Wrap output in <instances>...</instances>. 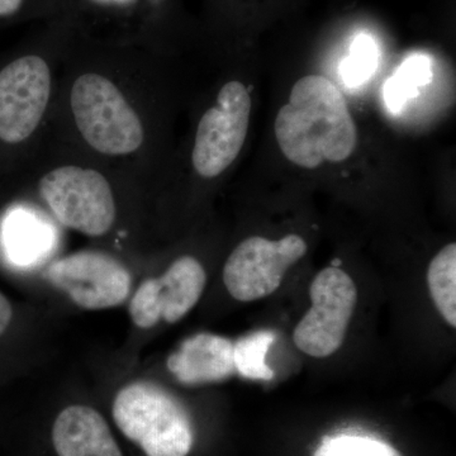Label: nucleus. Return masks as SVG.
I'll use <instances>...</instances> for the list:
<instances>
[{
    "label": "nucleus",
    "mask_w": 456,
    "mask_h": 456,
    "mask_svg": "<svg viewBox=\"0 0 456 456\" xmlns=\"http://www.w3.org/2000/svg\"><path fill=\"white\" fill-rule=\"evenodd\" d=\"M167 56L75 31L60 66L49 139L159 191L171 158Z\"/></svg>",
    "instance_id": "nucleus-1"
},
{
    "label": "nucleus",
    "mask_w": 456,
    "mask_h": 456,
    "mask_svg": "<svg viewBox=\"0 0 456 456\" xmlns=\"http://www.w3.org/2000/svg\"><path fill=\"white\" fill-rule=\"evenodd\" d=\"M25 176L59 226L92 239L116 232L123 203L142 197L116 171L49 137Z\"/></svg>",
    "instance_id": "nucleus-2"
},
{
    "label": "nucleus",
    "mask_w": 456,
    "mask_h": 456,
    "mask_svg": "<svg viewBox=\"0 0 456 456\" xmlns=\"http://www.w3.org/2000/svg\"><path fill=\"white\" fill-rule=\"evenodd\" d=\"M274 132L287 160L305 169L341 163L358 145V127L346 99L323 75L297 80L288 103L279 110Z\"/></svg>",
    "instance_id": "nucleus-3"
},
{
    "label": "nucleus",
    "mask_w": 456,
    "mask_h": 456,
    "mask_svg": "<svg viewBox=\"0 0 456 456\" xmlns=\"http://www.w3.org/2000/svg\"><path fill=\"white\" fill-rule=\"evenodd\" d=\"M250 116L248 86L239 79L222 83L197 117L183 160L167 165L161 183L173 173L187 174L200 183L220 179L244 149Z\"/></svg>",
    "instance_id": "nucleus-4"
},
{
    "label": "nucleus",
    "mask_w": 456,
    "mask_h": 456,
    "mask_svg": "<svg viewBox=\"0 0 456 456\" xmlns=\"http://www.w3.org/2000/svg\"><path fill=\"white\" fill-rule=\"evenodd\" d=\"M75 31L94 40L169 55L178 32L176 0H59Z\"/></svg>",
    "instance_id": "nucleus-5"
},
{
    "label": "nucleus",
    "mask_w": 456,
    "mask_h": 456,
    "mask_svg": "<svg viewBox=\"0 0 456 456\" xmlns=\"http://www.w3.org/2000/svg\"><path fill=\"white\" fill-rule=\"evenodd\" d=\"M119 430L146 456H187L193 446V428L184 407L155 384L132 383L113 402Z\"/></svg>",
    "instance_id": "nucleus-6"
},
{
    "label": "nucleus",
    "mask_w": 456,
    "mask_h": 456,
    "mask_svg": "<svg viewBox=\"0 0 456 456\" xmlns=\"http://www.w3.org/2000/svg\"><path fill=\"white\" fill-rule=\"evenodd\" d=\"M310 298V310L294 329V344L312 358H329L344 344L358 289L346 272L330 266L314 277Z\"/></svg>",
    "instance_id": "nucleus-7"
},
{
    "label": "nucleus",
    "mask_w": 456,
    "mask_h": 456,
    "mask_svg": "<svg viewBox=\"0 0 456 456\" xmlns=\"http://www.w3.org/2000/svg\"><path fill=\"white\" fill-rule=\"evenodd\" d=\"M45 277L89 311L118 307L128 298L132 275L118 257L103 250H82L50 260Z\"/></svg>",
    "instance_id": "nucleus-8"
},
{
    "label": "nucleus",
    "mask_w": 456,
    "mask_h": 456,
    "mask_svg": "<svg viewBox=\"0 0 456 456\" xmlns=\"http://www.w3.org/2000/svg\"><path fill=\"white\" fill-rule=\"evenodd\" d=\"M307 250V242L296 233L281 240L248 237L233 248L224 263V287L236 301L265 298L281 287L285 273Z\"/></svg>",
    "instance_id": "nucleus-9"
},
{
    "label": "nucleus",
    "mask_w": 456,
    "mask_h": 456,
    "mask_svg": "<svg viewBox=\"0 0 456 456\" xmlns=\"http://www.w3.org/2000/svg\"><path fill=\"white\" fill-rule=\"evenodd\" d=\"M207 273L193 255H182L161 277L149 278L137 288L130 303L132 322L147 330L165 322H179L202 297Z\"/></svg>",
    "instance_id": "nucleus-10"
},
{
    "label": "nucleus",
    "mask_w": 456,
    "mask_h": 456,
    "mask_svg": "<svg viewBox=\"0 0 456 456\" xmlns=\"http://www.w3.org/2000/svg\"><path fill=\"white\" fill-rule=\"evenodd\" d=\"M59 242V224L37 204L12 207L2 222L3 250L8 260L20 268L49 263Z\"/></svg>",
    "instance_id": "nucleus-11"
},
{
    "label": "nucleus",
    "mask_w": 456,
    "mask_h": 456,
    "mask_svg": "<svg viewBox=\"0 0 456 456\" xmlns=\"http://www.w3.org/2000/svg\"><path fill=\"white\" fill-rule=\"evenodd\" d=\"M233 350V342L224 336L208 332L191 336L167 358V370L183 386L224 382L236 373Z\"/></svg>",
    "instance_id": "nucleus-12"
},
{
    "label": "nucleus",
    "mask_w": 456,
    "mask_h": 456,
    "mask_svg": "<svg viewBox=\"0 0 456 456\" xmlns=\"http://www.w3.org/2000/svg\"><path fill=\"white\" fill-rule=\"evenodd\" d=\"M53 443L59 456H123L106 419L88 406H70L57 416Z\"/></svg>",
    "instance_id": "nucleus-13"
},
{
    "label": "nucleus",
    "mask_w": 456,
    "mask_h": 456,
    "mask_svg": "<svg viewBox=\"0 0 456 456\" xmlns=\"http://www.w3.org/2000/svg\"><path fill=\"white\" fill-rule=\"evenodd\" d=\"M432 301L452 329L456 327V245L448 244L435 255L428 270Z\"/></svg>",
    "instance_id": "nucleus-14"
},
{
    "label": "nucleus",
    "mask_w": 456,
    "mask_h": 456,
    "mask_svg": "<svg viewBox=\"0 0 456 456\" xmlns=\"http://www.w3.org/2000/svg\"><path fill=\"white\" fill-rule=\"evenodd\" d=\"M275 334L269 330L251 332L235 342L236 373L251 380H272L274 371L266 362L270 346L274 344Z\"/></svg>",
    "instance_id": "nucleus-15"
},
{
    "label": "nucleus",
    "mask_w": 456,
    "mask_h": 456,
    "mask_svg": "<svg viewBox=\"0 0 456 456\" xmlns=\"http://www.w3.org/2000/svg\"><path fill=\"white\" fill-rule=\"evenodd\" d=\"M430 79L431 65L428 59L422 56L408 59L387 84L386 101L389 108L399 110L408 98L416 94L419 86H425Z\"/></svg>",
    "instance_id": "nucleus-16"
},
{
    "label": "nucleus",
    "mask_w": 456,
    "mask_h": 456,
    "mask_svg": "<svg viewBox=\"0 0 456 456\" xmlns=\"http://www.w3.org/2000/svg\"><path fill=\"white\" fill-rule=\"evenodd\" d=\"M314 456H403L384 441L362 436L327 437Z\"/></svg>",
    "instance_id": "nucleus-17"
},
{
    "label": "nucleus",
    "mask_w": 456,
    "mask_h": 456,
    "mask_svg": "<svg viewBox=\"0 0 456 456\" xmlns=\"http://www.w3.org/2000/svg\"><path fill=\"white\" fill-rule=\"evenodd\" d=\"M377 64V49L373 40L362 35L354 41L350 56L342 64L341 74L347 86H358L373 73Z\"/></svg>",
    "instance_id": "nucleus-18"
},
{
    "label": "nucleus",
    "mask_w": 456,
    "mask_h": 456,
    "mask_svg": "<svg viewBox=\"0 0 456 456\" xmlns=\"http://www.w3.org/2000/svg\"><path fill=\"white\" fill-rule=\"evenodd\" d=\"M62 16L59 0H0V20H29L47 22Z\"/></svg>",
    "instance_id": "nucleus-19"
},
{
    "label": "nucleus",
    "mask_w": 456,
    "mask_h": 456,
    "mask_svg": "<svg viewBox=\"0 0 456 456\" xmlns=\"http://www.w3.org/2000/svg\"><path fill=\"white\" fill-rule=\"evenodd\" d=\"M12 316H13V310H12L11 303H9L7 297L0 292V336L4 334L5 330L8 329Z\"/></svg>",
    "instance_id": "nucleus-20"
}]
</instances>
